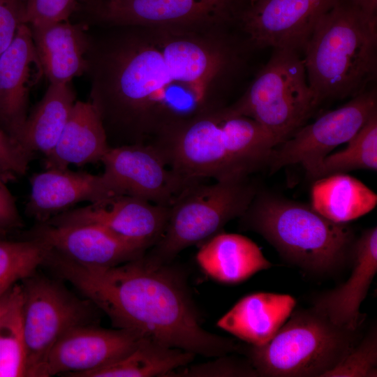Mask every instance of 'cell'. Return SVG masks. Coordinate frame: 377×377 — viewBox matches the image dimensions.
Instances as JSON below:
<instances>
[{
  "instance_id": "obj_25",
  "label": "cell",
  "mask_w": 377,
  "mask_h": 377,
  "mask_svg": "<svg viewBox=\"0 0 377 377\" xmlns=\"http://www.w3.org/2000/svg\"><path fill=\"white\" fill-rule=\"evenodd\" d=\"M311 200V206L320 214L346 223L371 212L377 204V195L357 179L337 173L315 179Z\"/></svg>"
},
{
  "instance_id": "obj_27",
  "label": "cell",
  "mask_w": 377,
  "mask_h": 377,
  "mask_svg": "<svg viewBox=\"0 0 377 377\" xmlns=\"http://www.w3.org/2000/svg\"><path fill=\"white\" fill-rule=\"evenodd\" d=\"M345 149L325 156L312 175L317 179L333 174L377 170V112L373 114Z\"/></svg>"
},
{
  "instance_id": "obj_1",
  "label": "cell",
  "mask_w": 377,
  "mask_h": 377,
  "mask_svg": "<svg viewBox=\"0 0 377 377\" xmlns=\"http://www.w3.org/2000/svg\"><path fill=\"white\" fill-rule=\"evenodd\" d=\"M47 263L117 328L205 357L239 349L232 339L202 327L185 279L169 264L153 263L143 255L115 266H87L55 251Z\"/></svg>"
},
{
  "instance_id": "obj_37",
  "label": "cell",
  "mask_w": 377,
  "mask_h": 377,
  "mask_svg": "<svg viewBox=\"0 0 377 377\" xmlns=\"http://www.w3.org/2000/svg\"><path fill=\"white\" fill-rule=\"evenodd\" d=\"M225 6L235 15H238L246 4L245 0H213Z\"/></svg>"
},
{
  "instance_id": "obj_10",
  "label": "cell",
  "mask_w": 377,
  "mask_h": 377,
  "mask_svg": "<svg viewBox=\"0 0 377 377\" xmlns=\"http://www.w3.org/2000/svg\"><path fill=\"white\" fill-rule=\"evenodd\" d=\"M377 112L376 91L365 90L341 107L329 111L303 126L272 150L267 165L274 172L300 164L311 178L323 158L337 146L348 142Z\"/></svg>"
},
{
  "instance_id": "obj_39",
  "label": "cell",
  "mask_w": 377,
  "mask_h": 377,
  "mask_svg": "<svg viewBox=\"0 0 377 377\" xmlns=\"http://www.w3.org/2000/svg\"><path fill=\"white\" fill-rule=\"evenodd\" d=\"M15 283L0 280V297L3 296Z\"/></svg>"
},
{
  "instance_id": "obj_5",
  "label": "cell",
  "mask_w": 377,
  "mask_h": 377,
  "mask_svg": "<svg viewBox=\"0 0 377 377\" xmlns=\"http://www.w3.org/2000/svg\"><path fill=\"white\" fill-rule=\"evenodd\" d=\"M240 218L245 229L260 234L285 260L304 271L332 274L352 257V229L308 205L258 191Z\"/></svg>"
},
{
  "instance_id": "obj_19",
  "label": "cell",
  "mask_w": 377,
  "mask_h": 377,
  "mask_svg": "<svg viewBox=\"0 0 377 377\" xmlns=\"http://www.w3.org/2000/svg\"><path fill=\"white\" fill-rule=\"evenodd\" d=\"M353 266L348 280L318 297L313 309L331 322L351 330H359L363 318L360 312L377 272V228L365 230L355 241Z\"/></svg>"
},
{
  "instance_id": "obj_17",
  "label": "cell",
  "mask_w": 377,
  "mask_h": 377,
  "mask_svg": "<svg viewBox=\"0 0 377 377\" xmlns=\"http://www.w3.org/2000/svg\"><path fill=\"white\" fill-rule=\"evenodd\" d=\"M43 75L31 29L23 23L0 55V126L18 144L31 87Z\"/></svg>"
},
{
  "instance_id": "obj_15",
  "label": "cell",
  "mask_w": 377,
  "mask_h": 377,
  "mask_svg": "<svg viewBox=\"0 0 377 377\" xmlns=\"http://www.w3.org/2000/svg\"><path fill=\"white\" fill-rule=\"evenodd\" d=\"M142 338L125 329H105L87 324L75 326L53 345L36 376L68 374L81 377L126 356Z\"/></svg>"
},
{
  "instance_id": "obj_28",
  "label": "cell",
  "mask_w": 377,
  "mask_h": 377,
  "mask_svg": "<svg viewBox=\"0 0 377 377\" xmlns=\"http://www.w3.org/2000/svg\"><path fill=\"white\" fill-rule=\"evenodd\" d=\"M22 286L15 284L12 300L0 318V377L27 376Z\"/></svg>"
},
{
  "instance_id": "obj_24",
  "label": "cell",
  "mask_w": 377,
  "mask_h": 377,
  "mask_svg": "<svg viewBox=\"0 0 377 377\" xmlns=\"http://www.w3.org/2000/svg\"><path fill=\"white\" fill-rule=\"evenodd\" d=\"M76 101L71 83H50L27 117L19 139L21 147L32 155L45 156L57 142Z\"/></svg>"
},
{
  "instance_id": "obj_14",
  "label": "cell",
  "mask_w": 377,
  "mask_h": 377,
  "mask_svg": "<svg viewBox=\"0 0 377 377\" xmlns=\"http://www.w3.org/2000/svg\"><path fill=\"white\" fill-rule=\"evenodd\" d=\"M169 212L170 207L117 194L70 209L45 223L54 226L97 225L147 251L161 238Z\"/></svg>"
},
{
  "instance_id": "obj_34",
  "label": "cell",
  "mask_w": 377,
  "mask_h": 377,
  "mask_svg": "<svg viewBox=\"0 0 377 377\" xmlns=\"http://www.w3.org/2000/svg\"><path fill=\"white\" fill-rule=\"evenodd\" d=\"M24 0H0V55L14 40L23 24Z\"/></svg>"
},
{
  "instance_id": "obj_6",
  "label": "cell",
  "mask_w": 377,
  "mask_h": 377,
  "mask_svg": "<svg viewBox=\"0 0 377 377\" xmlns=\"http://www.w3.org/2000/svg\"><path fill=\"white\" fill-rule=\"evenodd\" d=\"M360 338L359 330L335 325L313 308L293 311L270 341L246 352L260 376L322 377Z\"/></svg>"
},
{
  "instance_id": "obj_11",
  "label": "cell",
  "mask_w": 377,
  "mask_h": 377,
  "mask_svg": "<svg viewBox=\"0 0 377 377\" xmlns=\"http://www.w3.org/2000/svg\"><path fill=\"white\" fill-rule=\"evenodd\" d=\"M89 22L108 27H201L233 24L235 14L213 0H86Z\"/></svg>"
},
{
  "instance_id": "obj_18",
  "label": "cell",
  "mask_w": 377,
  "mask_h": 377,
  "mask_svg": "<svg viewBox=\"0 0 377 377\" xmlns=\"http://www.w3.org/2000/svg\"><path fill=\"white\" fill-rule=\"evenodd\" d=\"M26 212L39 223L82 202H94L115 194L103 175H92L68 168H47L30 180Z\"/></svg>"
},
{
  "instance_id": "obj_8",
  "label": "cell",
  "mask_w": 377,
  "mask_h": 377,
  "mask_svg": "<svg viewBox=\"0 0 377 377\" xmlns=\"http://www.w3.org/2000/svg\"><path fill=\"white\" fill-rule=\"evenodd\" d=\"M230 108L255 120L278 145L291 137L318 106L299 52L277 48Z\"/></svg>"
},
{
  "instance_id": "obj_16",
  "label": "cell",
  "mask_w": 377,
  "mask_h": 377,
  "mask_svg": "<svg viewBox=\"0 0 377 377\" xmlns=\"http://www.w3.org/2000/svg\"><path fill=\"white\" fill-rule=\"evenodd\" d=\"M30 238L37 239L64 257L87 266H115L142 257L147 252L94 224L54 226L39 223L30 231Z\"/></svg>"
},
{
  "instance_id": "obj_36",
  "label": "cell",
  "mask_w": 377,
  "mask_h": 377,
  "mask_svg": "<svg viewBox=\"0 0 377 377\" xmlns=\"http://www.w3.org/2000/svg\"><path fill=\"white\" fill-rule=\"evenodd\" d=\"M367 15L376 17L377 0H352Z\"/></svg>"
},
{
  "instance_id": "obj_23",
  "label": "cell",
  "mask_w": 377,
  "mask_h": 377,
  "mask_svg": "<svg viewBox=\"0 0 377 377\" xmlns=\"http://www.w3.org/2000/svg\"><path fill=\"white\" fill-rule=\"evenodd\" d=\"M196 260L207 276L225 284L239 283L272 267L251 239L222 232L202 243Z\"/></svg>"
},
{
  "instance_id": "obj_22",
  "label": "cell",
  "mask_w": 377,
  "mask_h": 377,
  "mask_svg": "<svg viewBox=\"0 0 377 377\" xmlns=\"http://www.w3.org/2000/svg\"><path fill=\"white\" fill-rule=\"evenodd\" d=\"M110 149L100 115L90 101H77L52 149L45 156L46 169L68 168L101 161Z\"/></svg>"
},
{
  "instance_id": "obj_4",
  "label": "cell",
  "mask_w": 377,
  "mask_h": 377,
  "mask_svg": "<svg viewBox=\"0 0 377 377\" xmlns=\"http://www.w3.org/2000/svg\"><path fill=\"white\" fill-rule=\"evenodd\" d=\"M376 17L352 0H338L325 13L302 50L316 105L367 90L376 76Z\"/></svg>"
},
{
  "instance_id": "obj_33",
  "label": "cell",
  "mask_w": 377,
  "mask_h": 377,
  "mask_svg": "<svg viewBox=\"0 0 377 377\" xmlns=\"http://www.w3.org/2000/svg\"><path fill=\"white\" fill-rule=\"evenodd\" d=\"M32 157L0 126V175L6 182L24 175Z\"/></svg>"
},
{
  "instance_id": "obj_7",
  "label": "cell",
  "mask_w": 377,
  "mask_h": 377,
  "mask_svg": "<svg viewBox=\"0 0 377 377\" xmlns=\"http://www.w3.org/2000/svg\"><path fill=\"white\" fill-rule=\"evenodd\" d=\"M258 191L250 176L188 186L170 207L165 231L145 258L153 263L169 264L182 250L202 244L227 223L240 218Z\"/></svg>"
},
{
  "instance_id": "obj_35",
  "label": "cell",
  "mask_w": 377,
  "mask_h": 377,
  "mask_svg": "<svg viewBox=\"0 0 377 377\" xmlns=\"http://www.w3.org/2000/svg\"><path fill=\"white\" fill-rule=\"evenodd\" d=\"M0 175V230L21 227L22 221L15 200Z\"/></svg>"
},
{
  "instance_id": "obj_2",
  "label": "cell",
  "mask_w": 377,
  "mask_h": 377,
  "mask_svg": "<svg viewBox=\"0 0 377 377\" xmlns=\"http://www.w3.org/2000/svg\"><path fill=\"white\" fill-rule=\"evenodd\" d=\"M110 28L89 34V101L110 147L152 142L179 118L183 85L151 29Z\"/></svg>"
},
{
  "instance_id": "obj_12",
  "label": "cell",
  "mask_w": 377,
  "mask_h": 377,
  "mask_svg": "<svg viewBox=\"0 0 377 377\" xmlns=\"http://www.w3.org/2000/svg\"><path fill=\"white\" fill-rule=\"evenodd\" d=\"M338 0H251L235 24L249 48L303 50L316 23Z\"/></svg>"
},
{
  "instance_id": "obj_26",
  "label": "cell",
  "mask_w": 377,
  "mask_h": 377,
  "mask_svg": "<svg viewBox=\"0 0 377 377\" xmlns=\"http://www.w3.org/2000/svg\"><path fill=\"white\" fill-rule=\"evenodd\" d=\"M195 355L193 353L165 346L143 337L126 356L81 377H165L170 372L188 365Z\"/></svg>"
},
{
  "instance_id": "obj_31",
  "label": "cell",
  "mask_w": 377,
  "mask_h": 377,
  "mask_svg": "<svg viewBox=\"0 0 377 377\" xmlns=\"http://www.w3.org/2000/svg\"><path fill=\"white\" fill-rule=\"evenodd\" d=\"M78 0H24L23 22L38 27L68 20Z\"/></svg>"
},
{
  "instance_id": "obj_20",
  "label": "cell",
  "mask_w": 377,
  "mask_h": 377,
  "mask_svg": "<svg viewBox=\"0 0 377 377\" xmlns=\"http://www.w3.org/2000/svg\"><path fill=\"white\" fill-rule=\"evenodd\" d=\"M41 68L50 83H71L86 73L89 33L68 20L29 27Z\"/></svg>"
},
{
  "instance_id": "obj_13",
  "label": "cell",
  "mask_w": 377,
  "mask_h": 377,
  "mask_svg": "<svg viewBox=\"0 0 377 377\" xmlns=\"http://www.w3.org/2000/svg\"><path fill=\"white\" fill-rule=\"evenodd\" d=\"M101 161L104 165L103 175L117 195L170 207L188 186L151 144L110 147Z\"/></svg>"
},
{
  "instance_id": "obj_9",
  "label": "cell",
  "mask_w": 377,
  "mask_h": 377,
  "mask_svg": "<svg viewBox=\"0 0 377 377\" xmlns=\"http://www.w3.org/2000/svg\"><path fill=\"white\" fill-rule=\"evenodd\" d=\"M23 328L27 376H35L47 354L68 330L87 324L91 309L58 283L33 275L24 279Z\"/></svg>"
},
{
  "instance_id": "obj_38",
  "label": "cell",
  "mask_w": 377,
  "mask_h": 377,
  "mask_svg": "<svg viewBox=\"0 0 377 377\" xmlns=\"http://www.w3.org/2000/svg\"><path fill=\"white\" fill-rule=\"evenodd\" d=\"M15 284L0 297V318L8 307L12 300L14 295Z\"/></svg>"
},
{
  "instance_id": "obj_30",
  "label": "cell",
  "mask_w": 377,
  "mask_h": 377,
  "mask_svg": "<svg viewBox=\"0 0 377 377\" xmlns=\"http://www.w3.org/2000/svg\"><path fill=\"white\" fill-rule=\"evenodd\" d=\"M377 334L376 329L353 347L342 360L322 377H376Z\"/></svg>"
},
{
  "instance_id": "obj_21",
  "label": "cell",
  "mask_w": 377,
  "mask_h": 377,
  "mask_svg": "<svg viewBox=\"0 0 377 377\" xmlns=\"http://www.w3.org/2000/svg\"><path fill=\"white\" fill-rule=\"evenodd\" d=\"M295 304V300L289 295L250 294L239 300L216 325L251 346H260L272 339Z\"/></svg>"
},
{
  "instance_id": "obj_29",
  "label": "cell",
  "mask_w": 377,
  "mask_h": 377,
  "mask_svg": "<svg viewBox=\"0 0 377 377\" xmlns=\"http://www.w3.org/2000/svg\"><path fill=\"white\" fill-rule=\"evenodd\" d=\"M50 248L37 239H0V280L17 283L29 277L45 263Z\"/></svg>"
},
{
  "instance_id": "obj_32",
  "label": "cell",
  "mask_w": 377,
  "mask_h": 377,
  "mask_svg": "<svg viewBox=\"0 0 377 377\" xmlns=\"http://www.w3.org/2000/svg\"><path fill=\"white\" fill-rule=\"evenodd\" d=\"M213 361L192 365L178 371H173L168 376H258L249 361L226 357H218Z\"/></svg>"
},
{
  "instance_id": "obj_3",
  "label": "cell",
  "mask_w": 377,
  "mask_h": 377,
  "mask_svg": "<svg viewBox=\"0 0 377 377\" xmlns=\"http://www.w3.org/2000/svg\"><path fill=\"white\" fill-rule=\"evenodd\" d=\"M151 144L189 186L250 176L267 164L278 142L255 120L223 105L174 126Z\"/></svg>"
}]
</instances>
